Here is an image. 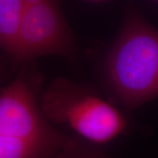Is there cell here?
Segmentation results:
<instances>
[{
  "instance_id": "1",
  "label": "cell",
  "mask_w": 158,
  "mask_h": 158,
  "mask_svg": "<svg viewBox=\"0 0 158 158\" xmlns=\"http://www.w3.org/2000/svg\"><path fill=\"white\" fill-rule=\"evenodd\" d=\"M105 71L125 107L135 109L158 97V30L132 6L109 50Z\"/></svg>"
},
{
  "instance_id": "2",
  "label": "cell",
  "mask_w": 158,
  "mask_h": 158,
  "mask_svg": "<svg viewBox=\"0 0 158 158\" xmlns=\"http://www.w3.org/2000/svg\"><path fill=\"white\" fill-rule=\"evenodd\" d=\"M49 122L64 124L90 144H105L124 133V115L95 91L64 77H58L39 98Z\"/></svg>"
},
{
  "instance_id": "3",
  "label": "cell",
  "mask_w": 158,
  "mask_h": 158,
  "mask_svg": "<svg viewBox=\"0 0 158 158\" xmlns=\"http://www.w3.org/2000/svg\"><path fill=\"white\" fill-rule=\"evenodd\" d=\"M40 83L35 71L23 72L0 92V135L57 153L68 137L55 129L42 113L39 103Z\"/></svg>"
},
{
  "instance_id": "4",
  "label": "cell",
  "mask_w": 158,
  "mask_h": 158,
  "mask_svg": "<svg viewBox=\"0 0 158 158\" xmlns=\"http://www.w3.org/2000/svg\"><path fill=\"white\" fill-rule=\"evenodd\" d=\"M77 54V41L60 4L48 0H27L12 58L26 62L43 56H57L75 61Z\"/></svg>"
},
{
  "instance_id": "5",
  "label": "cell",
  "mask_w": 158,
  "mask_h": 158,
  "mask_svg": "<svg viewBox=\"0 0 158 158\" xmlns=\"http://www.w3.org/2000/svg\"><path fill=\"white\" fill-rule=\"evenodd\" d=\"M27 0H0V48L13 57Z\"/></svg>"
},
{
  "instance_id": "6",
  "label": "cell",
  "mask_w": 158,
  "mask_h": 158,
  "mask_svg": "<svg viewBox=\"0 0 158 158\" xmlns=\"http://www.w3.org/2000/svg\"><path fill=\"white\" fill-rule=\"evenodd\" d=\"M56 154L42 146L0 135V158H54Z\"/></svg>"
},
{
  "instance_id": "7",
  "label": "cell",
  "mask_w": 158,
  "mask_h": 158,
  "mask_svg": "<svg viewBox=\"0 0 158 158\" xmlns=\"http://www.w3.org/2000/svg\"><path fill=\"white\" fill-rule=\"evenodd\" d=\"M54 158H108L95 145L84 140L68 137Z\"/></svg>"
}]
</instances>
